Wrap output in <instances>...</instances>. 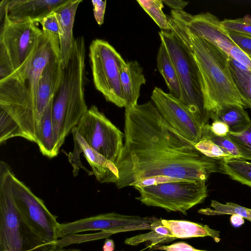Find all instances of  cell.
<instances>
[{
    "mask_svg": "<svg viewBox=\"0 0 251 251\" xmlns=\"http://www.w3.org/2000/svg\"><path fill=\"white\" fill-rule=\"evenodd\" d=\"M124 139L116 164L119 189L157 176L206 180L220 171L218 162L168 125L151 101L125 108Z\"/></svg>",
    "mask_w": 251,
    "mask_h": 251,
    "instance_id": "cell-1",
    "label": "cell"
},
{
    "mask_svg": "<svg viewBox=\"0 0 251 251\" xmlns=\"http://www.w3.org/2000/svg\"><path fill=\"white\" fill-rule=\"evenodd\" d=\"M169 22L173 32L191 53L198 67L205 109L226 104L247 105L231 76L229 55L207 40Z\"/></svg>",
    "mask_w": 251,
    "mask_h": 251,
    "instance_id": "cell-2",
    "label": "cell"
},
{
    "mask_svg": "<svg viewBox=\"0 0 251 251\" xmlns=\"http://www.w3.org/2000/svg\"><path fill=\"white\" fill-rule=\"evenodd\" d=\"M85 51L84 37L76 38L63 69L61 86L54 98L52 120L57 155L66 137L88 109L84 97Z\"/></svg>",
    "mask_w": 251,
    "mask_h": 251,
    "instance_id": "cell-3",
    "label": "cell"
},
{
    "mask_svg": "<svg viewBox=\"0 0 251 251\" xmlns=\"http://www.w3.org/2000/svg\"><path fill=\"white\" fill-rule=\"evenodd\" d=\"M12 170L0 162V251H60L57 242H45L19 211L11 189Z\"/></svg>",
    "mask_w": 251,
    "mask_h": 251,
    "instance_id": "cell-4",
    "label": "cell"
},
{
    "mask_svg": "<svg viewBox=\"0 0 251 251\" xmlns=\"http://www.w3.org/2000/svg\"><path fill=\"white\" fill-rule=\"evenodd\" d=\"M30 18L9 19L5 13L0 31V80L21 72L34 51L43 30Z\"/></svg>",
    "mask_w": 251,
    "mask_h": 251,
    "instance_id": "cell-5",
    "label": "cell"
},
{
    "mask_svg": "<svg viewBox=\"0 0 251 251\" xmlns=\"http://www.w3.org/2000/svg\"><path fill=\"white\" fill-rule=\"evenodd\" d=\"M176 69L181 87L179 100L187 106L200 124H208L210 112L204 108L198 67L191 54L171 31L159 32Z\"/></svg>",
    "mask_w": 251,
    "mask_h": 251,
    "instance_id": "cell-6",
    "label": "cell"
},
{
    "mask_svg": "<svg viewBox=\"0 0 251 251\" xmlns=\"http://www.w3.org/2000/svg\"><path fill=\"white\" fill-rule=\"evenodd\" d=\"M58 35L43 31L31 58L23 70L9 75L14 93L25 100L32 126L37 128L40 122L35 107L36 90L41 75L49 61L59 55Z\"/></svg>",
    "mask_w": 251,
    "mask_h": 251,
    "instance_id": "cell-7",
    "label": "cell"
},
{
    "mask_svg": "<svg viewBox=\"0 0 251 251\" xmlns=\"http://www.w3.org/2000/svg\"><path fill=\"white\" fill-rule=\"evenodd\" d=\"M134 188L140 194L136 199L146 205L184 215L190 208L202 203L208 196L206 180H184Z\"/></svg>",
    "mask_w": 251,
    "mask_h": 251,
    "instance_id": "cell-8",
    "label": "cell"
},
{
    "mask_svg": "<svg viewBox=\"0 0 251 251\" xmlns=\"http://www.w3.org/2000/svg\"><path fill=\"white\" fill-rule=\"evenodd\" d=\"M93 82L105 100L119 107H126L120 81V72L126 62L108 42L93 40L89 48Z\"/></svg>",
    "mask_w": 251,
    "mask_h": 251,
    "instance_id": "cell-9",
    "label": "cell"
},
{
    "mask_svg": "<svg viewBox=\"0 0 251 251\" xmlns=\"http://www.w3.org/2000/svg\"><path fill=\"white\" fill-rule=\"evenodd\" d=\"M75 128L91 148L116 165L124 147V133L96 106L88 109Z\"/></svg>",
    "mask_w": 251,
    "mask_h": 251,
    "instance_id": "cell-10",
    "label": "cell"
},
{
    "mask_svg": "<svg viewBox=\"0 0 251 251\" xmlns=\"http://www.w3.org/2000/svg\"><path fill=\"white\" fill-rule=\"evenodd\" d=\"M12 192L17 207L23 218L45 242L56 243L59 239L57 216L52 214L44 201L36 196L12 172L10 175Z\"/></svg>",
    "mask_w": 251,
    "mask_h": 251,
    "instance_id": "cell-11",
    "label": "cell"
},
{
    "mask_svg": "<svg viewBox=\"0 0 251 251\" xmlns=\"http://www.w3.org/2000/svg\"><path fill=\"white\" fill-rule=\"evenodd\" d=\"M155 217L122 215L115 212L98 214L66 223L59 224V238L88 231L101 230L114 233L138 230H151L158 219Z\"/></svg>",
    "mask_w": 251,
    "mask_h": 251,
    "instance_id": "cell-12",
    "label": "cell"
},
{
    "mask_svg": "<svg viewBox=\"0 0 251 251\" xmlns=\"http://www.w3.org/2000/svg\"><path fill=\"white\" fill-rule=\"evenodd\" d=\"M151 98L161 117L172 127L194 144L201 140L203 126L179 100L157 87L153 89Z\"/></svg>",
    "mask_w": 251,
    "mask_h": 251,
    "instance_id": "cell-13",
    "label": "cell"
},
{
    "mask_svg": "<svg viewBox=\"0 0 251 251\" xmlns=\"http://www.w3.org/2000/svg\"><path fill=\"white\" fill-rule=\"evenodd\" d=\"M74 150L68 154V159L73 167L74 176H76L79 168L89 175L93 173L100 183H115L118 178L116 165L91 148L77 132L75 127L72 131Z\"/></svg>",
    "mask_w": 251,
    "mask_h": 251,
    "instance_id": "cell-14",
    "label": "cell"
},
{
    "mask_svg": "<svg viewBox=\"0 0 251 251\" xmlns=\"http://www.w3.org/2000/svg\"><path fill=\"white\" fill-rule=\"evenodd\" d=\"M63 76L59 55L53 57L44 68L37 84L35 102L37 115L41 121L51 98L61 86Z\"/></svg>",
    "mask_w": 251,
    "mask_h": 251,
    "instance_id": "cell-15",
    "label": "cell"
},
{
    "mask_svg": "<svg viewBox=\"0 0 251 251\" xmlns=\"http://www.w3.org/2000/svg\"><path fill=\"white\" fill-rule=\"evenodd\" d=\"M81 0H67L54 10L59 27L60 60L64 69L69 61L74 44L73 26L77 7Z\"/></svg>",
    "mask_w": 251,
    "mask_h": 251,
    "instance_id": "cell-16",
    "label": "cell"
},
{
    "mask_svg": "<svg viewBox=\"0 0 251 251\" xmlns=\"http://www.w3.org/2000/svg\"><path fill=\"white\" fill-rule=\"evenodd\" d=\"M67 0H9L5 12L13 20L30 18L37 21Z\"/></svg>",
    "mask_w": 251,
    "mask_h": 251,
    "instance_id": "cell-17",
    "label": "cell"
},
{
    "mask_svg": "<svg viewBox=\"0 0 251 251\" xmlns=\"http://www.w3.org/2000/svg\"><path fill=\"white\" fill-rule=\"evenodd\" d=\"M120 81L126 107L136 106L141 87L146 82L143 68L136 60L125 62L121 69Z\"/></svg>",
    "mask_w": 251,
    "mask_h": 251,
    "instance_id": "cell-18",
    "label": "cell"
},
{
    "mask_svg": "<svg viewBox=\"0 0 251 251\" xmlns=\"http://www.w3.org/2000/svg\"><path fill=\"white\" fill-rule=\"evenodd\" d=\"M161 223L176 239L209 236L217 243L221 240L220 231L207 225L188 221L162 219Z\"/></svg>",
    "mask_w": 251,
    "mask_h": 251,
    "instance_id": "cell-19",
    "label": "cell"
},
{
    "mask_svg": "<svg viewBox=\"0 0 251 251\" xmlns=\"http://www.w3.org/2000/svg\"><path fill=\"white\" fill-rule=\"evenodd\" d=\"M210 118H216L226 123L229 132L243 131L251 125V120L244 107L234 104H226L210 112Z\"/></svg>",
    "mask_w": 251,
    "mask_h": 251,
    "instance_id": "cell-20",
    "label": "cell"
},
{
    "mask_svg": "<svg viewBox=\"0 0 251 251\" xmlns=\"http://www.w3.org/2000/svg\"><path fill=\"white\" fill-rule=\"evenodd\" d=\"M54 96L47 106L41 118L38 128L36 144L44 156L51 158L57 155L52 120V108Z\"/></svg>",
    "mask_w": 251,
    "mask_h": 251,
    "instance_id": "cell-21",
    "label": "cell"
},
{
    "mask_svg": "<svg viewBox=\"0 0 251 251\" xmlns=\"http://www.w3.org/2000/svg\"><path fill=\"white\" fill-rule=\"evenodd\" d=\"M157 66L170 91V94L180 100L181 90L179 80L168 51L161 42L157 56Z\"/></svg>",
    "mask_w": 251,
    "mask_h": 251,
    "instance_id": "cell-22",
    "label": "cell"
},
{
    "mask_svg": "<svg viewBox=\"0 0 251 251\" xmlns=\"http://www.w3.org/2000/svg\"><path fill=\"white\" fill-rule=\"evenodd\" d=\"M176 239L173 236L170 230L162 225L161 219L158 218L152 225L151 231L127 238L125 240V243L137 246L147 241L150 243L148 247L152 248Z\"/></svg>",
    "mask_w": 251,
    "mask_h": 251,
    "instance_id": "cell-23",
    "label": "cell"
},
{
    "mask_svg": "<svg viewBox=\"0 0 251 251\" xmlns=\"http://www.w3.org/2000/svg\"><path fill=\"white\" fill-rule=\"evenodd\" d=\"M220 172L232 179L251 187V163L241 158L219 160Z\"/></svg>",
    "mask_w": 251,
    "mask_h": 251,
    "instance_id": "cell-24",
    "label": "cell"
},
{
    "mask_svg": "<svg viewBox=\"0 0 251 251\" xmlns=\"http://www.w3.org/2000/svg\"><path fill=\"white\" fill-rule=\"evenodd\" d=\"M231 76L247 107L251 108V70L229 55Z\"/></svg>",
    "mask_w": 251,
    "mask_h": 251,
    "instance_id": "cell-25",
    "label": "cell"
},
{
    "mask_svg": "<svg viewBox=\"0 0 251 251\" xmlns=\"http://www.w3.org/2000/svg\"><path fill=\"white\" fill-rule=\"evenodd\" d=\"M213 208L201 209L198 212L208 216L223 215H238L249 221H251V209H249L233 202L221 203L213 200L210 203Z\"/></svg>",
    "mask_w": 251,
    "mask_h": 251,
    "instance_id": "cell-26",
    "label": "cell"
},
{
    "mask_svg": "<svg viewBox=\"0 0 251 251\" xmlns=\"http://www.w3.org/2000/svg\"><path fill=\"white\" fill-rule=\"evenodd\" d=\"M137 2L163 30H171L168 18L162 9V0H137Z\"/></svg>",
    "mask_w": 251,
    "mask_h": 251,
    "instance_id": "cell-27",
    "label": "cell"
},
{
    "mask_svg": "<svg viewBox=\"0 0 251 251\" xmlns=\"http://www.w3.org/2000/svg\"><path fill=\"white\" fill-rule=\"evenodd\" d=\"M226 136L236 146L240 158L251 160V125L242 132H229Z\"/></svg>",
    "mask_w": 251,
    "mask_h": 251,
    "instance_id": "cell-28",
    "label": "cell"
},
{
    "mask_svg": "<svg viewBox=\"0 0 251 251\" xmlns=\"http://www.w3.org/2000/svg\"><path fill=\"white\" fill-rule=\"evenodd\" d=\"M195 147L201 153L211 159L223 160L234 158L226 150L206 138H201L195 144Z\"/></svg>",
    "mask_w": 251,
    "mask_h": 251,
    "instance_id": "cell-29",
    "label": "cell"
},
{
    "mask_svg": "<svg viewBox=\"0 0 251 251\" xmlns=\"http://www.w3.org/2000/svg\"><path fill=\"white\" fill-rule=\"evenodd\" d=\"M201 138H206L211 140L229 153L234 158H240L238 149L234 143L226 136H218L214 134L210 129L209 124L203 126Z\"/></svg>",
    "mask_w": 251,
    "mask_h": 251,
    "instance_id": "cell-30",
    "label": "cell"
},
{
    "mask_svg": "<svg viewBox=\"0 0 251 251\" xmlns=\"http://www.w3.org/2000/svg\"><path fill=\"white\" fill-rule=\"evenodd\" d=\"M223 27L228 31L251 36V16L246 15L235 19L221 21Z\"/></svg>",
    "mask_w": 251,
    "mask_h": 251,
    "instance_id": "cell-31",
    "label": "cell"
},
{
    "mask_svg": "<svg viewBox=\"0 0 251 251\" xmlns=\"http://www.w3.org/2000/svg\"><path fill=\"white\" fill-rule=\"evenodd\" d=\"M37 22L42 26V30L59 35V27L56 13L54 10L47 14Z\"/></svg>",
    "mask_w": 251,
    "mask_h": 251,
    "instance_id": "cell-32",
    "label": "cell"
},
{
    "mask_svg": "<svg viewBox=\"0 0 251 251\" xmlns=\"http://www.w3.org/2000/svg\"><path fill=\"white\" fill-rule=\"evenodd\" d=\"M229 38L234 44L247 54L251 56V36L228 31Z\"/></svg>",
    "mask_w": 251,
    "mask_h": 251,
    "instance_id": "cell-33",
    "label": "cell"
},
{
    "mask_svg": "<svg viewBox=\"0 0 251 251\" xmlns=\"http://www.w3.org/2000/svg\"><path fill=\"white\" fill-rule=\"evenodd\" d=\"M184 180L185 179L174 178L167 176H157L141 179L135 182L132 185V187H144L149 186L156 185L166 182L178 181Z\"/></svg>",
    "mask_w": 251,
    "mask_h": 251,
    "instance_id": "cell-34",
    "label": "cell"
},
{
    "mask_svg": "<svg viewBox=\"0 0 251 251\" xmlns=\"http://www.w3.org/2000/svg\"><path fill=\"white\" fill-rule=\"evenodd\" d=\"M228 55L251 70V56L244 52L236 46H233L230 49Z\"/></svg>",
    "mask_w": 251,
    "mask_h": 251,
    "instance_id": "cell-35",
    "label": "cell"
},
{
    "mask_svg": "<svg viewBox=\"0 0 251 251\" xmlns=\"http://www.w3.org/2000/svg\"><path fill=\"white\" fill-rule=\"evenodd\" d=\"M153 248L163 251H208L196 249L183 242L176 243L170 245L157 246Z\"/></svg>",
    "mask_w": 251,
    "mask_h": 251,
    "instance_id": "cell-36",
    "label": "cell"
},
{
    "mask_svg": "<svg viewBox=\"0 0 251 251\" xmlns=\"http://www.w3.org/2000/svg\"><path fill=\"white\" fill-rule=\"evenodd\" d=\"M91 2L93 6V13L95 20L99 25H101L104 22L106 1L93 0Z\"/></svg>",
    "mask_w": 251,
    "mask_h": 251,
    "instance_id": "cell-37",
    "label": "cell"
},
{
    "mask_svg": "<svg viewBox=\"0 0 251 251\" xmlns=\"http://www.w3.org/2000/svg\"><path fill=\"white\" fill-rule=\"evenodd\" d=\"M213 122L210 125L212 132L216 135L226 136L229 132L228 126L224 122L216 118L212 119Z\"/></svg>",
    "mask_w": 251,
    "mask_h": 251,
    "instance_id": "cell-38",
    "label": "cell"
},
{
    "mask_svg": "<svg viewBox=\"0 0 251 251\" xmlns=\"http://www.w3.org/2000/svg\"><path fill=\"white\" fill-rule=\"evenodd\" d=\"M163 2L175 10H183L189 3L188 1L181 0H162Z\"/></svg>",
    "mask_w": 251,
    "mask_h": 251,
    "instance_id": "cell-39",
    "label": "cell"
},
{
    "mask_svg": "<svg viewBox=\"0 0 251 251\" xmlns=\"http://www.w3.org/2000/svg\"><path fill=\"white\" fill-rule=\"evenodd\" d=\"M244 218L238 215H232L230 217V222L234 226H239L244 223Z\"/></svg>",
    "mask_w": 251,
    "mask_h": 251,
    "instance_id": "cell-40",
    "label": "cell"
},
{
    "mask_svg": "<svg viewBox=\"0 0 251 251\" xmlns=\"http://www.w3.org/2000/svg\"><path fill=\"white\" fill-rule=\"evenodd\" d=\"M115 249L114 242L112 239H106L103 245V251H114Z\"/></svg>",
    "mask_w": 251,
    "mask_h": 251,
    "instance_id": "cell-41",
    "label": "cell"
},
{
    "mask_svg": "<svg viewBox=\"0 0 251 251\" xmlns=\"http://www.w3.org/2000/svg\"><path fill=\"white\" fill-rule=\"evenodd\" d=\"M60 251H81L80 249H62L60 250Z\"/></svg>",
    "mask_w": 251,
    "mask_h": 251,
    "instance_id": "cell-42",
    "label": "cell"
},
{
    "mask_svg": "<svg viewBox=\"0 0 251 251\" xmlns=\"http://www.w3.org/2000/svg\"></svg>",
    "mask_w": 251,
    "mask_h": 251,
    "instance_id": "cell-43",
    "label": "cell"
}]
</instances>
